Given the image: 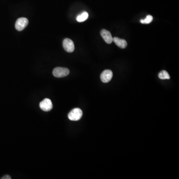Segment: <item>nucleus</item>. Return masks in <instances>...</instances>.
Listing matches in <instances>:
<instances>
[{
    "mask_svg": "<svg viewBox=\"0 0 179 179\" xmlns=\"http://www.w3.org/2000/svg\"><path fill=\"white\" fill-rule=\"evenodd\" d=\"M83 116V111L79 108H75L70 111L68 114V118L72 121H78L81 119Z\"/></svg>",
    "mask_w": 179,
    "mask_h": 179,
    "instance_id": "obj_1",
    "label": "nucleus"
},
{
    "mask_svg": "<svg viewBox=\"0 0 179 179\" xmlns=\"http://www.w3.org/2000/svg\"><path fill=\"white\" fill-rule=\"evenodd\" d=\"M53 75L57 78L66 77L69 74L70 71L67 68L56 67L53 70Z\"/></svg>",
    "mask_w": 179,
    "mask_h": 179,
    "instance_id": "obj_2",
    "label": "nucleus"
},
{
    "mask_svg": "<svg viewBox=\"0 0 179 179\" xmlns=\"http://www.w3.org/2000/svg\"><path fill=\"white\" fill-rule=\"evenodd\" d=\"M41 110L44 111H50L53 108V104L49 98H45L39 103Z\"/></svg>",
    "mask_w": 179,
    "mask_h": 179,
    "instance_id": "obj_3",
    "label": "nucleus"
},
{
    "mask_svg": "<svg viewBox=\"0 0 179 179\" xmlns=\"http://www.w3.org/2000/svg\"><path fill=\"white\" fill-rule=\"evenodd\" d=\"M28 24V20L27 18H19V19L17 20L15 23V28L18 31H22L27 27Z\"/></svg>",
    "mask_w": 179,
    "mask_h": 179,
    "instance_id": "obj_4",
    "label": "nucleus"
},
{
    "mask_svg": "<svg viewBox=\"0 0 179 179\" xmlns=\"http://www.w3.org/2000/svg\"><path fill=\"white\" fill-rule=\"evenodd\" d=\"M63 46L65 50L69 53L74 51L75 46L73 41L69 38H65L63 41Z\"/></svg>",
    "mask_w": 179,
    "mask_h": 179,
    "instance_id": "obj_5",
    "label": "nucleus"
},
{
    "mask_svg": "<svg viewBox=\"0 0 179 179\" xmlns=\"http://www.w3.org/2000/svg\"><path fill=\"white\" fill-rule=\"evenodd\" d=\"M113 76V73L110 70H105L101 75V81L103 83H108L111 80Z\"/></svg>",
    "mask_w": 179,
    "mask_h": 179,
    "instance_id": "obj_6",
    "label": "nucleus"
},
{
    "mask_svg": "<svg viewBox=\"0 0 179 179\" xmlns=\"http://www.w3.org/2000/svg\"><path fill=\"white\" fill-rule=\"evenodd\" d=\"M101 35L105 41L106 43L107 44H111L113 41V37L110 32L106 29H103L101 30Z\"/></svg>",
    "mask_w": 179,
    "mask_h": 179,
    "instance_id": "obj_7",
    "label": "nucleus"
},
{
    "mask_svg": "<svg viewBox=\"0 0 179 179\" xmlns=\"http://www.w3.org/2000/svg\"><path fill=\"white\" fill-rule=\"evenodd\" d=\"M113 41L117 46L122 49L126 48L128 45L127 42L124 39H121L117 37H115L113 38Z\"/></svg>",
    "mask_w": 179,
    "mask_h": 179,
    "instance_id": "obj_8",
    "label": "nucleus"
},
{
    "mask_svg": "<svg viewBox=\"0 0 179 179\" xmlns=\"http://www.w3.org/2000/svg\"><path fill=\"white\" fill-rule=\"evenodd\" d=\"M88 13L86 11H84L77 16L76 20L78 22H83L88 18Z\"/></svg>",
    "mask_w": 179,
    "mask_h": 179,
    "instance_id": "obj_9",
    "label": "nucleus"
},
{
    "mask_svg": "<svg viewBox=\"0 0 179 179\" xmlns=\"http://www.w3.org/2000/svg\"><path fill=\"white\" fill-rule=\"evenodd\" d=\"M158 77L162 80L170 79V78L168 72L165 70L162 71L161 72H160L158 75Z\"/></svg>",
    "mask_w": 179,
    "mask_h": 179,
    "instance_id": "obj_10",
    "label": "nucleus"
},
{
    "mask_svg": "<svg viewBox=\"0 0 179 179\" xmlns=\"http://www.w3.org/2000/svg\"><path fill=\"white\" fill-rule=\"evenodd\" d=\"M153 18L152 16L151 15H148L146 16V18H145L144 20H140V22H141L142 24H148L149 23H151L153 20Z\"/></svg>",
    "mask_w": 179,
    "mask_h": 179,
    "instance_id": "obj_11",
    "label": "nucleus"
},
{
    "mask_svg": "<svg viewBox=\"0 0 179 179\" xmlns=\"http://www.w3.org/2000/svg\"><path fill=\"white\" fill-rule=\"evenodd\" d=\"M2 179H11V177L10 176L8 175H7L4 176H3V177H2Z\"/></svg>",
    "mask_w": 179,
    "mask_h": 179,
    "instance_id": "obj_12",
    "label": "nucleus"
}]
</instances>
